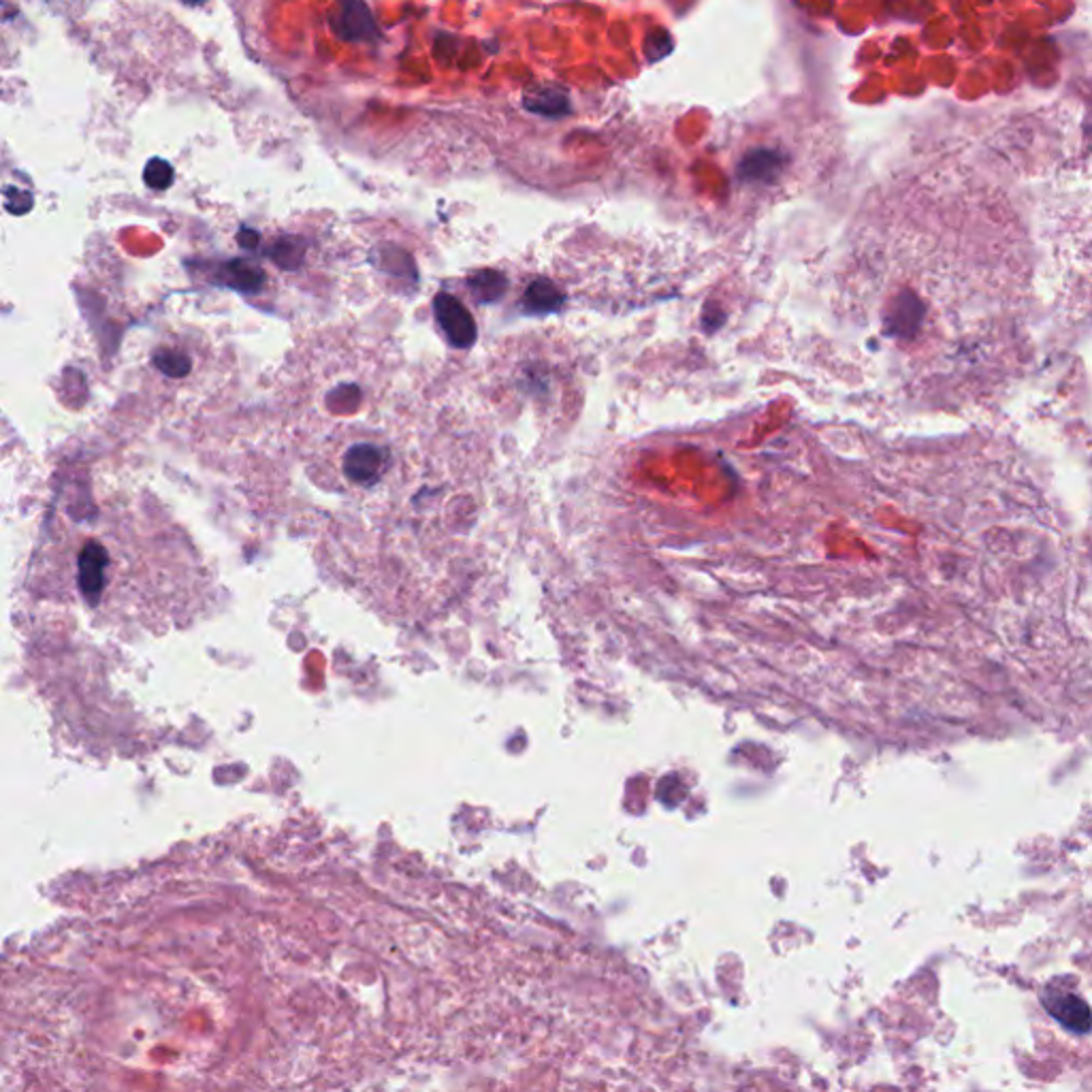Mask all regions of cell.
<instances>
[{"instance_id": "277c9868", "label": "cell", "mask_w": 1092, "mask_h": 1092, "mask_svg": "<svg viewBox=\"0 0 1092 1092\" xmlns=\"http://www.w3.org/2000/svg\"><path fill=\"white\" fill-rule=\"evenodd\" d=\"M564 303V294L557 291L555 284L549 280H534L525 291V308L534 314H549L559 310Z\"/></svg>"}, {"instance_id": "8992f818", "label": "cell", "mask_w": 1092, "mask_h": 1092, "mask_svg": "<svg viewBox=\"0 0 1092 1092\" xmlns=\"http://www.w3.org/2000/svg\"><path fill=\"white\" fill-rule=\"evenodd\" d=\"M144 179L150 188L165 190L173 182V167L169 165L167 161H162V158H152L144 171Z\"/></svg>"}, {"instance_id": "52a82bcc", "label": "cell", "mask_w": 1092, "mask_h": 1092, "mask_svg": "<svg viewBox=\"0 0 1092 1092\" xmlns=\"http://www.w3.org/2000/svg\"><path fill=\"white\" fill-rule=\"evenodd\" d=\"M186 3H188V4H201V3H205V0H186Z\"/></svg>"}, {"instance_id": "7a4b0ae2", "label": "cell", "mask_w": 1092, "mask_h": 1092, "mask_svg": "<svg viewBox=\"0 0 1092 1092\" xmlns=\"http://www.w3.org/2000/svg\"><path fill=\"white\" fill-rule=\"evenodd\" d=\"M434 308L438 322L446 335H449L451 343H455L457 348H469L476 342V322H474V318L466 310V305L459 302V299L452 297V294L442 293L438 294V299H435Z\"/></svg>"}, {"instance_id": "3957f363", "label": "cell", "mask_w": 1092, "mask_h": 1092, "mask_svg": "<svg viewBox=\"0 0 1092 1092\" xmlns=\"http://www.w3.org/2000/svg\"><path fill=\"white\" fill-rule=\"evenodd\" d=\"M1044 1005L1047 1013L1071 1033L1086 1035L1092 1030V1012L1080 997L1069 992H1046Z\"/></svg>"}, {"instance_id": "5b68a950", "label": "cell", "mask_w": 1092, "mask_h": 1092, "mask_svg": "<svg viewBox=\"0 0 1092 1092\" xmlns=\"http://www.w3.org/2000/svg\"><path fill=\"white\" fill-rule=\"evenodd\" d=\"M469 284H472L474 293H476L483 302H495V299L506 291V277L498 271L478 273Z\"/></svg>"}, {"instance_id": "6da1fadb", "label": "cell", "mask_w": 1092, "mask_h": 1092, "mask_svg": "<svg viewBox=\"0 0 1092 1092\" xmlns=\"http://www.w3.org/2000/svg\"><path fill=\"white\" fill-rule=\"evenodd\" d=\"M333 29L343 41L351 43L374 41L378 37V26L363 0H340L335 18H333Z\"/></svg>"}]
</instances>
